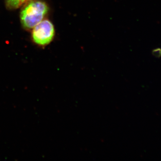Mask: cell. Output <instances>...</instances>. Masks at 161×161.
Here are the masks:
<instances>
[{
  "mask_svg": "<svg viewBox=\"0 0 161 161\" xmlns=\"http://www.w3.org/2000/svg\"><path fill=\"white\" fill-rule=\"evenodd\" d=\"M49 11L47 4L43 1H32L21 11L20 19L23 27L31 29L40 23Z\"/></svg>",
  "mask_w": 161,
  "mask_h": 161,
  "instance_id": "1",
  "label": "cell"
},
{
  "mask_svg": "<svg viewBox=\"0 0 161 161\" xmlns=\"http://www.w3.org/2000/svg\"><path fill=\"white\" fill-rule=\"evenodd\" d=\"M55 36L54 26L50 21L42 20L33 28V40L40 46H45L52 42Z\"/></svg>",
  "mask_w": 161,
  "mask_h": 161,
  "instance_id": "2",
  "label": "cell"
},
{
  "mask_svg": "<svg viewBox=\"0 0 161 161\" xmlns=\"http://www.w3.org/2000/svg\"><path fill=\"white\" fill-rule=\"evenodd\" d=\"M25 3L26 0H6V7L9 9H18Z\"/></svg>",
  "mask_w": 161,
  "mask_h": 161,
  "instance_id": "3",
  "label": "cell"
},
{
  "mask_svg": "<svg viewBox=\"0 0 161 161\" xmlns=\"http://www.w3.org/2000/svg\"><path fill=\"white\" fill-rule=\"evenodd\" d=\"M152 54L154 57L159 58L161 57V49L160 48H157L153 49L152 51Z\"/></svg>",
  "mask_w": 161,
  "mask_h": 161,
  "instance_id": "4",
  "label": "cell"
},
{
  "mask_svg": "<svg viewBox=\"0 0 161 161\" xmlns=\"http://www.w3.org/2000/svg\"><path fill=\"white\" fill-rule=\"evenodd\" d=\"M32 0H26V3H27V2H30V1H31Z\"/></svg>",
  "mask_w": 161,
  "mask_h": 161,
  "instance_id": "5",
  "label": "cell"
}]
</instances>
